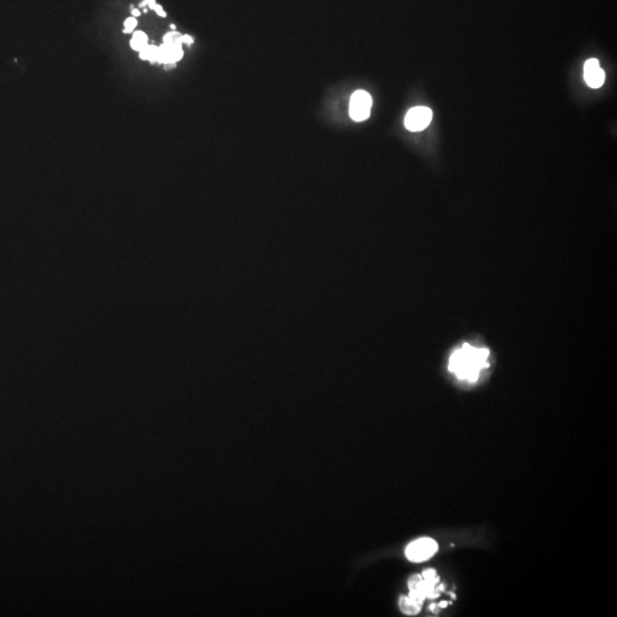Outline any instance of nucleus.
<instances>
[{"mask_svg":"<svg viewBox=\"0 0 617 617\" xmlns=\"http://www.w3.org/2000/svg\"><path fill=\"white\" fill-rule=\"evenodd\" d=\"M489 350L485 346L464 343L452 352L448 370L466 383H477L481 373L489 367Z\"/></svg>","mask_w":617,"mask_h":617,"instance_id":"nucleus-1","label":"nucleus"},{"mask_svg":"<svg viewBox=\"0 0 617 617\" xmlns=\"http://www.w3.org/2000/svg\"><path fill=\"white\" fill-rule=\"evenodd\" d=\"M438 583L439 577L434 570H425L422 576H411L409 581V597L421 604L427 598H437L443 590V586L437 588Z\"/></svg>","mask_w":617,"mask_h":617,"instance_id":"nucleus-2","label":"nucleus"},{"mask_svg":"<svg viewBox=\"0 0 617 617\" xmlns=\"http://www.w3.org/2000/svg\"><path fill=\"white\" fill-rule=\"evenodd\" d=\"M438 551L437 542L432 538H418L406 548V557L413 563H422L430 559Z\"/></svg>","mask_w":617,"mask_h":617,"instance_id":"nucleus-3","label":"nucleus"},{"mask_svg":"<svg viewBox=\"0 0 617 617\" xmlns=\"http://www.w3.org/2000/svg\"><path fill=\"white\" fill-rule=\"evenodd\" d=\"M372 96L365 91H358L351 96L350 116L356 121H364L370 117L372 109Z\"/></svg>","mask_w":617,"mask_h":617,"instance_id":"nucleus-4","label":"nucleus"},{"mask_svg":"<svg viewBox=\"0 0 617 617\" xmlns=\"http://www.w3.org/2000/svg\"><path fill=\"white\" fill-rule=\"evenodd\" d=\"M432 121V111L427 107H415L406 114L405 126L411 132L425 130Z\"/></svg>","mask_w":617,"mask_h":617,"instance_id":"nucleus-5","label":"nucleus"},{"mask_svg":"<svg viewBox=\"0 0 617 617\" xmlns=\"http://www.w3.org/2000/svg\"><path fill=\"white\" fill-rule=\"evenodd\" d=\"M584 78L591 89H599L604 85V71L599 66L598 60L590 59L584 64Z\"/></svg>","mask_w":617,"mask_h":617,"instance_id":"nucleus-6","label":"nucleus"},{"mask_svg":"<svg viewBox=\"0 0 617 617\" xmlns=\"http://www.w3.org/2000/svg\"><path fill=\"white\" fill-rule=\"evenodd\" d=\"M399 607L406 615H416L421 611L422 604L415 602L411 597H402L399 600Z\"/></svg>","mask_w":617,"mask_h":617,"instance_id":"nucleus-7","label":"nucleus"},{"mask_svg":"<svg viewBox=\"0 0 617 617\" xmlns=\"http://www.w3.org/2000/svg\"><path fill=\"white\" fill-rule=\"evenodd\" d=\"M148 36L142 31L134 32L133 38L130 40V46L135 51L141 52L148 46Z\"/></svg>","mask_w":617,"mask_h":617,"instance_id":"nucleus-8","label":"nucleus"},{"mask_svg":"<svg viewBox=\"0 0 617 617\" xmlns=\"http://www.w3.org/2000/svg\"><path fill=\"white\" fill-rule=\"evenodd\" d=\"M137 21L135 17H128V19L125 21V33H130V32H133L134 29L137 28Z\"/></svg>","mask_w":617,"mask_h":617,"instance_id":"nucleus-9","label":"nucleus"},{"mask_svg":"<svg viewBox=\"0 0 617 617\" xmlns=\"http://www.w3.org/2000/svg\"><path fill=\"white\" fill-rule=\"evenodd\" d=\"M153 10L158 13V15L162 16L165 17L166 16V13H165L164 10H162V6H159L158 3H155V7H153Z\"/></svg>","mask_w":617,"mask_h":617,"instance_id":"nucleus-10","label":"nucleus"},{"mask_svg":"<svg viewBox=\"0 0 617 617\" xmlns=\"http://www.w3.org/2000/svg\"><path fill=\"white\" fill-rule=\"evenodd\" d=\"M182 43L192 44V38H191V37H189V36H183V37H182Z\"/></svg>","mask_w":617,"mask_h":617,"instance_id":"nucleus-11","label":"nucleus"},{"mask_svg":"<svg viewBox=\"0 0 617 617\" xmlns=\"http://www.w3.org/2000/svg\"><path fill=\"white\" fill-rule=\"evenodd\" d=\"M132 14H133V16H135V17H137L141 13H139V10H132Z\"/></svg>","mask_w":617,"mask_h":617,"instance_id":"nucleus-12","label":"nucleus"}]
</instances>
